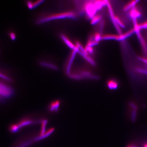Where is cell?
Returning a JSON list of instances; mask_svg holds the SVG:
<instances>
[{
  "instance_id": "obj_21",
  "label": "cell",
  "mask_w": 147,
  "mask_h": 147,
  "mask_svg": "<svg viewBox=\"0 0 147 147\" xmlns=\"http://www.w3.org/2000/svg\"><path fill=\"white\" fill-rule=\"evenodd\" d=\"M76 45L78 47V48L79 49V51H82L84 54L88 55L87 51H86L85 48L83 47V46L82 45V44L79 41H76Z\"/></svg>"
},
{
  "instance_id": "obj_17",
  "label": "cell",
  "mask_w": 147,
  "mask_h": 147,
  "mask_svg": "<svg viewBox=\"0 0 147 147\" xmlns=\"http://www.w3.org/2000/svg\"><path fill=\"white\" fill-rule=\"evenodd\" d=\"M99 44V42L96 41L94 40V36H91L90 37L88 40L87 43L86 44V47H85V50L86 48L89 47H93L94 46L97 45Z\"/></svg>"
},
{
  "instance_id": "obj_10",
  "label": "cell",
  "mask_w": 147,
  "mask_h": 147,
  "mask_svg": "<svg viewBox=\"0 0 147 147\" xmlns=\"http://www.w3.org/2000/svg\"><path fill=\"white\" fill-rule=\"evenodd\" d=\"M39 64L42 67L48 68L50 69L54 70H57L58 69L57 66L51 62L47 61H41L39 62Z\"/></svg>"
},
{
  "instance_id": "obj_8",
  "label": "cell",
  "mask_w": 147,
  "mask_h": 147,
  "mask_svg": "<svg viewBox=\"0 0 147 147\" xmlns=\"http://www.w3.org/2000/svg\"><path fill=\"white\" fill-rule=\"evenodd\" d=\"M61 102L59 99H56L51 102L48 106V110L51 112L56 113L60 109Z\"/></svg>"
},
{
  "instance_id": "obj_7",
  "label": "cell",
  "mask_w": 147,
  "mask_h": 147,
  "mask_svg": "<svg viewBox=\"0 0 147 147\" xmlns=\"http://www.w3.org/2000/svg\"><path fill=\"white\" fill-rule=\"evenodd\" d=\"M106 86L108 89L111 91L116 90L120 86L119 83L115 78H110L106 82Z\"/></svg>"
},
{
  "instance_id": "obj_5",
  "label": "cell",
  "mask_w": 147,
  "mask_h": 147,
  "mask_svg": "<svg viewBox=\"0 0 147 147\" xmlns=\"http://www.w3.org/2000/svg\"><path fill=\"white\" fill-rule=\"evenodd\" d=\"M38 123V121H34V120L32 119L31 117H25L22 119L18 123L15 124L17 126L19 131L22 127L30 125L32 124H33V123Z\"/></svg>"
},
{
  "instance_id": "obj_6",
  "label": "cell",
  "mask_w": 147,
  "mask_h": 147,
  "mask_svg": "<svg viewBox=\"0 0 147 147\" xmlns=\"http://www.w3.org/2000/svg\"><path fill=\"white\" fill-rule=\"evenodd\" d=\"M79 51V49L77 46L75 47L74 49L73 50L71 56L68 62V64L66 68V74L68 76H69L71 72V67L73 62L74 61V59L75 58L76 54L78 53V51Z\"/></svg>"
},
{
  "instance_id": "obj_11",
  "label": "cell",
  "mask_w": 147,
  "mask_h": 147,
  "mask_svg": "<svg viewBox=\"0 0 147 147\" xmlns=\"http://www.w3.org/2000/svg\"><path fill=\"white\" fill-rule=\"evenodd\" d=\"M129 14L130 16L133 20L134 19H137L138 18L141 17L142 13L135 6L130 10Z\"/></svg>"
},
{
  "instance_id": "obj_9",
  "label": "cell",
  "mask_w": 147,
  "mask_h": 147,
  "mask_svg": "<svg viewBox=\"0 0 147 147\" xmlns=\"http://www.w3.org/2000/svg\"><path fill=\"white\" fill-rule=\"evenodd\" d=\"M134 33H135V32H134V28H133L127 32H125V33H122V34H120V35H118L116 40L117 41H124L126 38H128L132 36Z\"/></svg>"
},
{
  "instance_id": "obj_23",
  "label": "cell",
  "mask_w": 147,
  "mask_h": 147,
  "mask_svg": "<svg viewBox=\"0 0 147 147\" xmlns=\"http://www.w3.org/2000/svg\"><path fill=\"white\" fill-rule=\"evenodd\" d=\"M115 22L120 27L123 28H125V25L118 16H115Z\"/></svg>"
},
{
  "instance_id": "obj_12",
  "label": "cell",
  "mask_w": 147,
  "mask_h": 147,
  "mask_svg": "<svg viewBox=\"0 0 147 147\" xmlns=\"http://www.w3.org/2000/svg\"><path fill=\"white\" fill-rule=\"evenodd\" d=\"M60 37L62 41L69 47L70 49L74 50L75 47V45L68 38V37L63 33L60 34Z\"/></svg>"
},
{
  "instance_id": "obj_2",
  "label": "cell",
  "mask_w": 147,
  "mask_h": 147,
  "mask_svg": "<svg viewBox=\"0 0 147 147\" xmlns=\"http://www.w3.org/2000/svg\"><path fill=\"white\" fill-rule=\"evenodd\" d=\"M83 8L88 18L91 19L96 15L98 11L94 4V1H87L84 4Z\"/></svg>"
},
{
  "instance_id": "obj_14",
  "label": "cell",
  "mask_w": 147,
  "mask_h": 147,
  "mask_svg": "<svg viewBox=\"0 0 147 147\" xmlns=\"http://www.w3.org/2000/svg\"><path fill=\"white\" fill-rule=\"evenodd\" d=\"M139 2V0H134L130 1L124 6L123 10L124 11H127L130 10L131 9L135 7V6Z\"/></svg>"
},
{
  "instance_id": "obj_25",
  "label": "cell",
  "mask_w": 147,
  "mask_h": 147,
  "mask_svg": "<svg viewBox=\"0 0 147 147\" xmlns=\"http://www.w3.org/2000/svg\"><path fill=\"white\" fill-rule=\"evenodd\" d=\"M137 144L138 147H147V139L142 140L139 143Z\"/></svg>"
},
{
  "instance_id": "obj_29",
  "label": "cell",
  "mask_w": 147,
  "mask_h": 147,
  "mask_svg": "<svg viewBox=\"0 0 147 147\" xmlns=\"http://www.w3.org/2000/svg\"><path fill=\"white\" fill-rule=\"evenodd\" d=\"M86 51L88 54H92L94 53V49L93 47H89L86 49Z\"/></svg>"
},
{
  "instance_id": "obj_4",
  "label": "cell",
  "mask_w": 147,
  "mask_h": 147,
  "mask_svg": "<svg viewBox=\"0 0 147 147\" xmlns=\"http://www.w3.org/2000/svg\"><path fill=\"white\" fill-rule=\"evenodd\" d=\"M12 93L11 88L4 83L0 82V98L9 97Z\"/></svg>"
},
{
  "instance_id": "obj_3",
  "label": "cell",
  "mask_w": 147,
  "mask_h": 147,
  "mask_svg": "<svg viewBox=\"0 0 147 147\" xmlns=\"http://www.w3.org/2000/svg\"><path fill=\"white\" fill-rule=\"evenodd\" d=\"M105 1L106 4V6H107L108 9L109 10L111 19L113 25L115 28L116 30L117 31L119 35L122 34V31H121V29L115 22V14H114L113 8H112L111 3H110V1L108 0H106Z\"/></svg>"
},
{
  "instance_id": "obj_28",
  "label": "cell",
  "mask_w": 147,
  "mask_h": 147,
  "mask_svg": "<svg viewBox=\"0 0 147 147\" xmlns=\"http://www.w3.org/2000/svg\"><path fill=\"white\" fill-rule=\"evenodd\" d=\"M138 59L142 62L145 63L147 64V58L145 57H142L138 56L137 57Z\"/></svg>"
},
{
  "instance_id": "obj_22",
  "label": "cell",
  "mask_w": 147,
  "mask_h": 147,
  "mask_svg": "<svg viewBox=\"0 0 147 147\" xmlns=\"http://www.w3.org/2000/svg\"><path fill=\"white\" fill-rule=\"evenodd\" d=\"M0 78L7 82H11L12 81V79L10 77L8 76L6 74L0 71Z\"/></svg>"
},
{
  "instance_id": "obj_26",
  "label": "cell",
  "mask_w": 147,
  "mask_h": 147,
  "mask_svg": "<svg viewBox=\"0 0 147 147\" xmlns=\"http://www.w3.org/2000/svg\"><path fill=\"white\" fill-rule=\"evenodd\" d=\"M140 29H147V21L139 24Z\"/></svg>"
},
{
  "instance_id": "obj_27",
  "label": "cell",
  "mask_w": 147,
  "mask_h": 147,
  "mask_svg": "<svg viewBox=\"0 0 147 147\" xmlns=\"http://www.w3.org/2000/svg\"><path fill=\"white\" fill-rule=\"evenodd\" d=\"M9 36L11 39L13 41H14L16 39V34L13 32H10L9 33Z\"/></svg>"
},
{
  "instance_id": "obj_16",
  "label": "cell",
  "mask_w": 147,
  "mask_h": 147,
  "mask_svg": "<svg viewBox=\"0 0 147 147\" xmlns=\"http://www.w3.org/2000/svg\"><path fill=\"white\" fill-rule=\"evenodd\" d=\"M78 53L80 56L83 57V58L84 59H85L88 62L94 66L95 65L96 63H95V61L92 58H91L90 56H89L88 55L84 54V53L82 52V51H80L79 50L78 51Z\"/></svg>"
},
{
  "instance_id": "obj_13",
  "label": "cell",
  "mask_w": 147,
  "mask_h": 147,
  "mask_svg": "<svg viewBox=\"0 0 147 147\" xmlns=\"http://www.w3.org/2000/svg\"><path fill=\"white\" fill-rule=\"evenodd\" d=\"M44 2L43 0H37L33 1H28L26 2V5L29 9H32L36 8Z\"/></svg>"
},
{
  "instance_id": "obj_24",
  "label": "cell",
  "mask_w": 147,
  "mask_h": 147,
  "mask_svg": "<svg viewBox=\"0 0 147 147\" xmlns=\"http://www.w3.org/2000/svg\"><path fill=\"white\" fill-rule=\"evenodd\" d=\"M94 40L96 41L99 42L101 41L102 40V35L101 33L98 32H96L95 33L94 35Z\"/></svg>"
},
{
  "instance_id": "obj_20",
  "label": "cell",
  "mask_w": 147,
  "mask_h": 147,
  "mask_svg": "<svg viewBox=\"0 0 147 147\" xmlns=\"http://www.w3.org/2000/svg\"><path fill=\"white\" fill-rule=\"evenodd\" d=\"M102 16L99 15H96L91 19V24L92 25H95L101 20Z\"/></svg>"
},
{
  "instance_id": "obj_1",
  "label": "cell",
  "mask_w": 147,
  "mask_h": 147,
  "mask_svg": "<svg viewBox=\"0 0 147 147\" xmlns=\"http://www.w3.org/2000/svg\"><path fill=\"white\" fill-rule=\"evenodd\" d=\"M77 15L73 11H69L57 13L47 14L40 16L36 21V24L40 25L57 19H75Z\"/></svg>"
},
{
  "instance_id": "obj_30",
  "label": "cell",
  "mask_w": 147,
  "mask_h": 147,
  "mask_svg": "<svg viewBox=\"0 0 147 147\" xmlns=\"http://www.w3.org/2000/svg\"><path fill=\"white\" fill-rule=\"evenodd\" d=\"M132 147H138V144L135 142H132Z\"/></svg>"
},
{
  "instance_id": "obj_19",
  "label": "cell",
  "mask_w": 147,
  "mask_h": 147,
  "mask_svg": "<svg viewBox=\"0 0 147 147\" xmlns=\"http://www.w3.org/2000/svg\"><path fill=\"white\" fill-rule=\"evenodd\" d=\"M118 35L115 34H105L102 35V40H116Z\"/></svg>"
},
{
  "instance_id": "obj_15",
  "label": "cell",
  "mask_w": 147,
  "mask_h": 147,
  "mask_svg": "<svg viewBox=\"0 0 147 147\" xmlns=\"http://www.w3.org/2000/svg\"><path fill=\"white\" fill-rule=\"evenodd\" d=\"M136 33L137 37H138V38L139 40V41L141 43L143 49L144 51L145 52H146L147 51V44L146 42L145 41V39L141 34L140 32Z\"/></svg>"
},
{
  "instance_id": "obj_18",
  "label": "cell",
  "mask_w": 147,
  "mask_h": 147,
  "mask_svg": "<svg viewBox=\"0 0 147 147\" xmlns=\"http://www.w3.org/2000/svg\"><path fill=\"white\" fill-rule=\"evenodd\" d=\"M94 4L97 10H101L103 6H106L105 0L94 1Z\"/></svg>"
}]
</instances>
